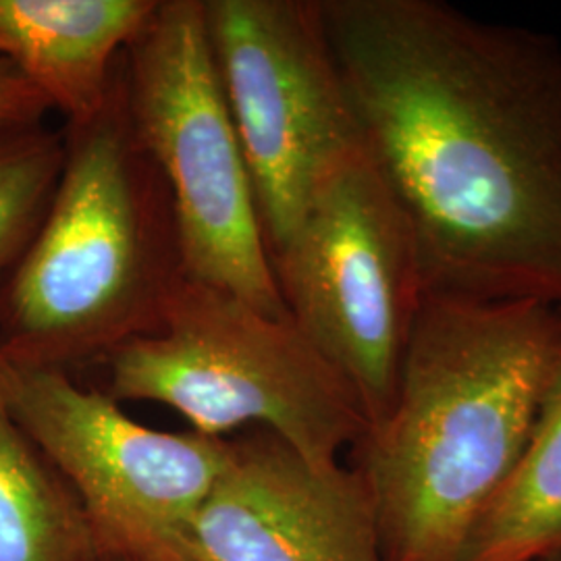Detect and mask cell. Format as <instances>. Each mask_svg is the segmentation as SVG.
Wrapping results in <instances>:
<instances>
[{"label": "cell", "instance_id": "1", "mask_svg": "<svg viewBox=\"0 0 561 561\" xmlns=\"http://www.w3.org/2000/svg\"><path fill=\"white\" fill-rule=\"evenodd\" d=\"M426 294L561 308V42L439 0H321Z\"/></svg>", "mask_w": 561, "mask_h": 561}, {"label": "cell", "instance_id": "2", "mask_svg": "<svg viewBox=\"0 0 561 561\" xmlns=\"http://www.w3.org/2000/svg\"><path fill=\"white\" fill-rule=\"evenodd\" d=\"M561 375V310L424 294L396 400L352 454L382 561H461Z\"/></svg>", "mask_w": 561, "mask_h": 561}, {"label": "cell", "instance_id": "3", "mask_svg": "<svg viewBox=\"0 0 561 561\" xmlns=\"http://www.w3.org/2000/svg\"><path fill=\"white\" fill-rule=\"evenodd\" d=\"M55 196L0 285V356L71 370L157 329L183 273L173 202L131 127L121 59L101 111L67 123Z\"/></svg>", "mask_w": 561, "mask_h": 561}, {"label": "cell", "instance_id": "4", "mask_svg": "<svg viewBox=\"0 0 561 561\" xmlns=\"http://www.w3.org/2000/svg\"><path fill=\"white\" fill-rule=\"evenodd\" d=\"M102 362L121 403H162L219 439L264 428L317 466L340 463L368 431L352 385L291 319L185 275L157 329Z\"/></svg>", "mask_w": 561, "mask_h": 561}, {"label": "cell", "instance_id": "5", "mask_svg": "<svg viewBox=\"0 0 561 561\" xmlns=\"http://www.w3.org/2000/svg\"><path fill=\"white\" fill-rule=\"evenodd\" d=\"M121 80L136 138L173 202L185 277L289 319L210 50L204 0H159L121 55Z\"/></svg>", "mask_w": 561, "mask_h": 561}, {"label": "cell", "instance_id": "6", "mask_svg": "<svg viewBox=\"0 0 561 561\" xmlns=\"http://www.w3.org/2000/svg\"><path fill=\"white\" fill-rule=\"evenodd\" d=\"M271 264L291 322L352 385L368 426L382 421L426 289L414 229L366 152L322 185Z\"/></svg>", "mask_w": 561, "mask_h": 561}, {"label": "cell", "instance_id": "7", "mask_svg": "<svg viewBox=\"0 0 561 561\" xmlns=\"http://www.w3.org/2000/svg\"><path fill=\"white\" fill-rule=\"evenodd\" d=\"M204 21L271 254L364 154L360 125L321 0H204Z\"/></svg>", "mask_w": 561, "mask_h": 561}, {"label": "cell", "instance_id": "8", "mask_svg": "<svg viewBox=\"0 0 561 561\" xmlns=\"http://www.w3.org/2000/svg\"><path fill=\"white\" fill-rule=\"evenodd\" d=\"M9 410L76 493L99 551L196 561L192 524L229 460V439L164 433L67 370L0 356Z\"/></svg>", "mask_w": 561, "mask_h": 561}, {"label": "cell", "instance_id": "9", "mask_svg": "<svg viewBox=\"0 0 561 561\" xmlns=\"http://www.w3.org/2000/svg\"><path fill=\"white\" fill-rule=\"evenodd\" d=\"M196 561H382L375 505L352 466H317L264 428L229 460L192 524Z\"/></svg>", "mask_w": 561, "mask_h": 561}, {"label": "cell", "instance_id": "10", "mask_svg": "<svg viewBox=\"0 0 561 561\" xmlns=\"http://www.w3.org/2000/svg\"><path fill=\"white\" fill-rule=\"evenodd\" d=\"M159 0H0V60L67 123L96 115Z\"/></svg>", "mask_w": 561, "mask_h": 561}, {"label": "cell", "instance_id": "11", "mask_svg": "<svg viewBox=\"0 0 561 561\" xmlns=\"http://www.w3.org/2000/svg\"><path fill=\"white\" fill-rule=\"evenodd\" d=\"M71 486L9 410L0 385V561H96Z\"/></svg>", "mask_w": 561, "mask_h": 561}, {"label": "cell", "instance_id": "12", "mask_svg": "<svg viewBox=\"0 0 561 561\" xmlns=\"http://www.w3.org/2000/svg\"><path fill=\"white\" fill-rule=\"evenodd\" d=\"M561 551V375L520 458L484 507L461 561H539Z\"/></svg>", "mask_w": 561, "mask_h": 561}, {"label": "cell", "instance_id": "13", "mask_svg": "<svg viewBox=\"0 0 561 561\" xmlns=\"http://www.w3.org/2000/svg\"><path fill=\"white\" fill-rule=\"evenodd\" d=\"M62 162V131L44 123L0 131V285L41 229Z\"/></svg>", "mask_w": 561, "mask_h": 561}, {"label": "cell", "instance_id": "14", "mask_svg": "<svg viewBox=\"0 0 561 561\" xmlns=\"http://www.w3.org/2000/svg\"><path fill=\"white\" fill-rule=\"evenodd\" d=\"M48 113L50 106L41 92L9 62L0 60V131L42 125Z\"/></svg>", "mask_w": 561, "mask_h": 561}, {"label": "cell", "instance_id": "15", "mask_svg": "<svg viewBox=\"0 0 561 561\" xmlns=\"http://www.w3.org/2000/svg\"><path fill=\"white\" fill-rule=\"evenodd\" d=\"M96 561H148L136 558V556H127V553H119V551H99Z\"/></svg>", "mask_w": 561, "mask_h": 561}, {"label": "cell", "instance_id": "16", "mask_svg": "<svg viewBox=\"0 0 561 561\" xmlns=\"http://www.w3.org/2000/svg\"><path fill=\"white\" fill-rule=\"evenodd\" d=\"M539 561H561V551H558V553H551V556H547V558H541Z\"/></svg>", "mask_w": 561, "mask_h": 561}, {"label": "cell", "instance_id": "17", "mask_svg": "<svg viewBox=\"0 0 561 561\" xmlns=\"http://www.w3.org/2000/svg\"><path fill=\"white\" fill-rule=\"evenodd\" d=\"M560 310H561V308H560Z\"/></svg>", "mask_w": 561, "mask_h": 561}]
</instances>
